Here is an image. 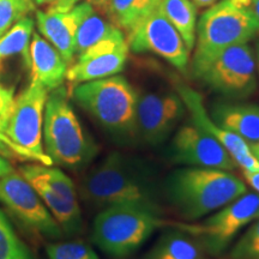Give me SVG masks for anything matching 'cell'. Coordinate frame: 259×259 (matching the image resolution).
Returning a JSON list of instances; mask_svg holds the SVG:
<instances>
[{"label":"cell","instance_id":"1","mask_svg":"<svg viewBox=\"0 0 259 259\" xmlns=\"http://www.w3.org/2000/svg\"><path fill=\"white\" fill-rule=\"evenodd\" d=\"M79 193L93 210L112 205H136L164 215L162 180L156 168L143 158L112 151L83 177Z\"/></svg>","mask_w":259,"mask_h":259},{"label":"cell","instance_id":"2","mask_svg":"<svg viewBox=\"0 0 259 259\" xmlns=\"http://www.w3.org/2000/svg\"><path fill=\"white\" fill-rule=\"evenodd\" d=\"M162 191L166 205L191 222L238 199L247 192V187L229 170L181 167L162 180Z\"/></svg>","mask_w":259,"mask_h":259},{"label":"cell","instance_id":"3","mask_svg":"<svg viewBox=\"0 0 259 259\" xmlns=\"http://www.w3.org/2000/svg\"><path fill=\"white\" fill-rule=\"evenodd\" d=\"M73 101L100 125L115 143H138L137 90L120 74L73 85Z\"/></svg>","mask_w":259,"mask_h":259},{"label":"cell","instance_id":"4","mask_svg":"<svg viewBox=\"0 0 259 259\" xmlns=\"http://www.w3.org/2000/svg\"><path fill=\"white\" fill-rule=\"evenodd\" d=\"M45 153L53 164L80 170L92 163L99 148L80 124L65 87L48 93L42 130Z\"/></svg>","mask_w":259,"mask_h":259},{"label":"cell","instance_id":"5","mask_svg":"<svg viewBox=\"0 0 259 259\" xmlns=\"http://www.w3.org/2000/svg\"><path fill=\"white\" fill-rule=\"evenodd\" d=\"M259 34V23L242 0H219L197 22L191 72L196 77L222 51L248 44Z\"/></svg>","mask_w":259,"mask_h":259},{"label":"cell","instance_id":"6","mask_svg":"<svg viewBox=\"0 0 259 259\" xmlns=\"http://www.w3.org/2000/svg\"><path fill=\"white\" fill-rule=\"evenodd\" d=\"M166 225L160 216L136 205L100 210L93 222V242L109 257L125 259L137 252L155 231Z\"/></svg>","mask_w":259,"mask_h":259},{"label":"cell","instance_id":"7","mask_svg":"<svg viewBox=\"0 0 259 259\" xmlns=\"http://www.w3.org/2000/svg\"><path fill=\"white\" fill-rule=\"evenodd\" d=\"M48 90L42 84L31 80L17 97H15L5 136L19 156L53 166L45 153L42 130Z\"/></svg>","mask_w":259,"mask_h":259},{"label":"cell","instance_id":"8","mask_svg":"<svg viewBox=\"0 0 259 259\" xmlns=\"http://www.w3.org/2000/svg\"><path fill=\"white\" fill-rule=\"evenodd\" d=\"M194 78L226 100L245 101L258 89L254 50L248 44L227 48Z\"/></svg>","mask_w":259,"mask_h":259},{"label":"cell","instance_id":"9","mask_svg":"<svg viewBox=\"0 0 259 259\" xmlns=\"http://www.w3.org/2000/svg\"><path fill=\"white\" fill-rule=\"evenodd\" d=\"M259 210V193L242 194L238 199L199 223H174V227L192 235L206 254L220 255L227 250L235 235L255 220Z\"/></svg>","mask_w":259,"mask_h":259},{"label":"cell","instance_id":"10","mask_svg":"<svg viewBox=\"0 0 259 259\" xmlns=\"http://www.w3.org/2000/svg\"><path fill=\"white\" fill-rule=\"evenodd\" d=\"M186 112L185 103L177 90L137 92L138 143L149 147L162 145L176 132Z\"/></svg>","mask_w":259,"mask_h":259},{"label":"cell","instance_id":"11","mask_svg":"<svg viewBox=\"0 0 259 259\" xmlns=\"http://www.w3.org/2000/svg\"><path fill=\"white\" fill-rule=\"evenodd\" d=\"M128 50L135 53H153L186 72L190 63L189 48L160 8V0L153 11L126 36Z\"/></svg>","mask_w":259,"mask_h":259},{"label":"cell","instance_id":"12","mask_svg":"<svg viewBox=\"0 0 259 259\" xmlns=\"http://www.w3.org/2000/svg\"><path fill=\"white\" fill-rule=\"evenodd\" d=\"M0 202L16 219L36 234L52 240L61 239L65 235L41 197L21 173L12 170L0 177Z\"/></svg>","mask_w":259,"mask_h":259},{"label":"cell","instance_id":"13","mask_svg":"<svg viewBox=\"0 0 259 259\" xmlns=\"http://www.w3.org/2000/svg\"><path fill=\"white\" fill-rule=\"evenodd\" d=\"M166 157L171 163L186 167L218 168L229 171L238 167L228 151L192 120L176 130Z\"/></svg>","mask_w":259,"mask_h":259},{"label":"cell","instance_id":"14","mask_svg":"<svg viewBox=\"0 0 259 259\" xmlns=\"http://www.w3.org/2000/svg\"><path fill=\"white\" fill-rule=\"evenodd\" d=\"M128 51L124 31L116 29L108 37L76 57L77 60L67 69L66 79L77 85L119 74L124 70Z\"/></svg>","mask_w":259,"mask_h":259},{"label":"cell","instance_id":"15","mask_svg":"<svg viewBox=\"0 0 259 259\" xmlns=\"http://www.w3.org/2000/svg\"><path fill=\"white\" fill-rule=\"evenodd\" d=\"M176 90L179 93L180 97L185 103L186 111L189 112L191 120L212 138H215L228 151L236 166L241 167L244 173L259 171V161L252 153L247 142L232 132L219 127L212 121L209 112L204 107L203 97L199 93L190 88L186 84H178Z\"/></svg>","mask_w":259,"mask_h":259},{"label":"cell","instance_id":"16","mask_svg":"<svg viewBox=\"0 0 259 259\" xmlns=\"http://www.w3.org/2000/svg\"><path fill=\"white\" fill-rule=\"evenodd\" d=\"M93 6L83 2L73 6L69 11H46L36 12L38 31L50 44L57 48L67 65L74 60V38L82 19Z\"/></svg>","mask_w":259,"mask_h":259},{"label":"cell","instance_id":"17","mask_svg":"<svg viewBox=\"0 0 259 259\" xmlns=\"http://www.w3.org/2000/svg\"><path fill=\"white\" fill-rule=\"evenodd\" d=\"M22 177L34 187L41 197L42 202L50 210L63 229L64 234L73 236L79 234L83 229L82 212L79 204H73L67 200L63 194L53 189L37 171L36 164H28L19 169Z\"/></svg>","mask_w":259,"mask_h":259},{"label":"cell","instance_id":"18","mask_svg":"<svg viewBox=\"0 0 259 259\" xmlns=\"http://www.w3.org/2000/svg\"><path fill=\"white\" fill-rule=\"evenodd\" d=\"M209 115L219 127L244 139L248 145L259 141V105L223 100L215 102Z\"/></svg>","mask_w":259,"mask_h":259},{"label":"cell","instance_id":"19","mask_svg":"<svg viewBox=\"0 0 259 259\" xmlns=\"http://www.w3.org/2000/svg\"><path fill=\"white\" fill-rule=\"evenodd\" d=\"M29 53L31 80L42 84L48 92L63 85L69 65L53 45L37 32H34Z\"/></svg>","mask_w":259,"mask_h":259},{"label":"cell","instance_id":"20","mask_svg":"<svg viewBox=\"0 0 259 259\" xmlns=\"http://www.w3.org/2000/svg\"><path fill=\"white\" fill-rule=\"evenodd\" d=\"M96 12L127 35L153 11L158 0H85Z\"/></svg>","mask_w":259,"mask_h":259},{"label":"cell","instance_id":"21","mask_svg":"<svg viewBox=\"0 0 259 259\" xmlns=\"http://www.w3.org/2000/svg\"><path fill=\"white\" fill-rule=\"evenodd\" d=\"M142 259H206V252L192 235L171 226Z\"/></svg>","mask_w":259,"mask_h":259},{"label":"cell","instance_id":"22","mask_svg":"<svg viewBox=\"0 0 259 259\" xmlns=\"http://www.w3.org/2000/svg\"><path fill=\"white\" fill-rule=\"evenodd\" d=\"M160 8L191 52L196 42L197 6L191 0H160Z\"/></svg>","mask_w":259,"mask_h":259},{"label":"cell","instance_id":"23","mask_svg":"<svg viewBox=\"0 0 259 259\" xmlns=\"http://www.w3.org/2000/svg\"><path fill=\"white\" fill-rule=\"evenodd\" d=\"M35 22L31 17L24 16L12 25L4 35L0 36V64L12 57H22L30 69V47L31 35L34 34Z\"/></svg>","mask_w":259,"mask_h":259},{"label":"cell","instance_id":"24","mask_svg":"<svg viewBox=\"0 0 259 259\" xmlns=\"http://www.w3.org/2000/svg\"><path fill=\"white\" fill-rule=\"evenodd\" d=\"M116 29L119 28L113 25L111 22L106 21L105 17H102L93 9L82 19L77 29L76 38H74V58L78 57L97 42L108 37Z\"/></svg>","mask_w":259,"mask_h":259},{"label":"cell","instance_id":"25","mask_svg":"<svg viewBox=\"0 0 259 259\" xmlns=\"http://www.w3.org/2000/svg\"><path fill=\"white\" fill-rule=\"evenodd\" d=\"M0 259H35L28 246L18 238L2 211H0Z\"/></svg>","mask_w":259,"mask_h":259},{"label":"cell","instance_id":"26","mask_svg":"<svg viewBox=\"0 0 259 259\" xmlns=\"http://www.w3.org/2000/svg\"><path fill=\"white\" fill-rule=\"evenodd\" d=\"M46 254L48 259H100L92 246L83 241L48 244Z\"/></svg>","mask_w":259,"mask_h":259},{"label":"cell","instance_id":"27","mask_svg":"<svg viewBox=\"0 0 259 259\" xmlns=\"http://www.w3.org/2000/svg\"><path fill=\"white\" fill-rule=\"evenodd\" d=\"M229 257L231 259H259V219L235 242Z\"/></svg>","mask_w":259,"mask_h":259},{"label":"cell","instance_id":"28","mask_svg":"<svg viewBox=\"0 0 259 259\" xmlns=\"http://www.w3.org/2000/svg\"><path fill=\"white\" fill-rule=\"evenodd\" d=\"M34 9L29 0H0V36Z\"/></svg>","mask_w":259,"mask_h":259},{"label":"cell","instance_id":"29","mask_svg":"<svg viewBox=\"0 0 259 259\" xmlns=\"http://www.w3.org/2000/svg\"><path fill=\"white\" fill-rule=\"evenodd\" d=\"M15 101V90L5 88L0 84V149L4 150L5 148L10 149L15 153L14 148L5 136L6 127H8L10 114H11L12 106Z\"/></svg>","mask_w":259,"mask_h":259},{"label":"cell","instance_id":"30","mask_svg":"<svg viewBox=\"0 0 259 259\" xmlns=\"http://www.w3.org/2000/svg\"><path fill=\"white\" fill-rule=\"evenodd\" d=\"M79 0H54L52 4L48 5V10H53V11H69L77 5Z\"/></svg>","mask_w":259,"mask_h":259},{"label":"cell","instance_id":"31","mask_svg":"<svg viewBox=\"0 0 259 259\" xmlns=\"http://www.w3.org/2000/svg\"><path fill=\"white\" fill-rule=\"evenodd\" d=\"M250 14L259 23V0H242Z\"/></svg>","mask_w":259,"mask_h":259},{"label":"cell","instance_id":"32","mask_svg":"<svg viewBox=\"0 0 259 259\" xmlns=\"http://www.w3.org/2000/svg\"><path fill=\"white\" fill-rule=\"evenodd\" d=\"M244 176L248 185H250L255 192L259 193V171H254V173H244Z\"/></svg>","mask_w":259,"mask_h":259},{"label":"cell","instance_id":"33","mask_svg":"<svg viewBox=\"0 0 259 259\" xmlns=\"http://www.w3.org/2000/svg\"><path fill=\"white\" fill-rule=\"evenodd\" d=\"M12 170H14V168L11 167V164L9 163V161L3 157V155H0V177L11 173Z\"/></svg>","mask_w":259,"mask_h":259},{"label":"cell","instance_id":"34","mask_svg":"<svg viewBox=\"0 0 259 259\" xmlns=\"http://www.w3.org/2000/svg\"><path fill=\"white\" fill-rule=\"evenodd\" d=\"M194 5L198 8H210V6L216 4L219 0H191Z\"/></svg>","mask_w":259,"mask_h":259},{"label":"cell","instance_id":"35","mask_svg":"<svg viewBox=\"0 0 259 259\" xmlns=\"http://www.w3.org/2000/svg\"><path fill=\"white\" fill-rule=\"evenodd\" d=\"M254 57H255V66H257V77H258V85H259V38L255 41L254 45Z\"/></svg>","mask_w":259,"mask_h":259},{"label":"cell","instance_id":"36","mask_svg":"<svg viewBox=\"0 0 259 259\" xmlns=\"http://www.w3.org/2000/svg\"><path fill=\"white\" fill-rule=\"evenodd\" d=\"M29 2L32 3L34 5H50L52 3L54 2V0H29Z\"/></svg>","mask_w":259,"mask_h":259},{"label":"cell","instance_id":"37","mask_svg":"<svg viewBox=\"0 0 259 259\" xmlns=\"http://www.w3.org/2000/svg\"><path fill=\"white\" fill-rule=\"evenodd\" d=\"M250 148H251L252 153H253L254 156L257 157V158H258V161H259V141L257 142V143L251 144V145H250Z\"/></svg>","mask_w":259,"mask_h":259},{"label":"cell","instance_id":"38","mask_svg":"<svg viewBox=\"0 0 259 259\" xmlns=\"http://www.w3.org/2000/svg\"><path fill=\"white\" fill-rule=\"evenodd\" d=\"M255 219H259V210H258V212H257V215H255Z\"/></svg>","mask_w":259,"mask_h":259}]
</instances>
